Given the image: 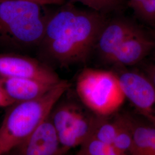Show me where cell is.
Listing matches in <instances>:
<instances>
[{
    "label": "cell",
    "mask_w": 155,
    "mask_h": 155,
    "mask_svg": "<svg viewBox=\"0 0 155 155\" xmlns=\"http://www.w3.org/2000/svg\"><path fill=\"white\" fill-rule=\"evenodd\" d=\"M98 12L65 6L49 16L39 45L41 55L59 67L84 63L106 24Z\"/></svg>",
    "instance_id": "1"
},
{
    "label": "cell",
    "mask_w": 155,
    "mask_h": 155,
    "mask_svg": "<svg viewBox=\"0 0 155 155\" xmlns=\"http://www.w3.org/2000/svg\"><path fill=\"white\" fill-rule=\"evenodd\" d=\"M44 6L25 0H0L1 53L39 47L50 16Z\"/></svg>",
    "instance_id": "2"
},
{
    "label": "cell",
    "mask_w": 155,
    "mask_h": 155,
    "mask_svg": "<svg viewBox=\"0 0 155 155\" xmlns=\"http://www.w3.org/2000/svg\"><path fill=\"white\" fill-rule=\"evenodd\" d=\"M70 86L68 81L61 80L38 98L8 107L0 127V155L10 153L27 139L50 115Z\"/></svg>",
    "instance_id": "3"
},
{
    "label": "cell",
    "mask_w": 155,
    "mask_h": 155,
    "mask_svg": "<svg viewBox=\"0 0 155 155\" xmlns=\"http://www.w3.org/2000/svg\"><path fill=\"white\" fill-rule=\"evenodd\" d=\"M76 90L83 105L100 116L114 113L126 98L118 76L102 70H83L78 75Z\"/></svg>",
    "instance_id": "4"
},
{
    "label": "cell",
    "mask_w": 155,
    "mask_h": 155,
    "mask_svg": "<svg viewBox=\"0 0 155 155\" xmlns=\"http://www.w3.org/2000/svg\"><path fill=\"white\" fill-rule=\"evenodd\" d=\"M61 147L66 151L81 145L90 137L101 116L83 104L62 102L51 113Z\"/></svg>",
    "instance_id": "5"
},
{
    "label": "cell",
    "mask_w": 155,
    "mask_h": 155,
    "mask_svg": "<svg viewBox=\"0 0 155 155\" xmlns=\"http://www.w3.org/2000/svg\"><path fill=\"white\" fill-rule=\"evenodd\" d=\"M0 77L29 78L51 84L61 81L45 62L16 52L0 53Z\"/></svg>",
    "instance_id": "6"
},
{
    "label": "cell",
    "mask_w": 155,
    "mask_h": 155,
    "mask_svg": "<svg viewBox=\"0 0 155 155\" xmlns=\"http://www.w3.org/2000/svg\"><path fill=\"white\" fill-rule=\"evenodd\" d=\"M125 97L139 113L155 126V86L150 79L139 72H123L118 76Z\"/></svg>",
    "instance_id": "7"
},
{
    "label": "cell",
    "mask_w": 155,
    "mask_h": 155,
    "mask_svg": "<svg viewBox=\"0 0 155 155\" xmlns=\"http://www.w3.org/2000/svg\"><path fill=\"white\" fill-rule=\"evenodd\" d=\"M66 152L61 147L50 114L11 153L18 155H56Z\"/></svg>",
    "instance_id": "8"
},
{
    "label": "cell",
    "mask_w": 155,
    "mask_h": 155,
    "mask_svg": "<svg viewBox=\"0 0 155 155\" xmlns=\"http://www.w3.org/2000/svg\"><path fill=\"white\" fill-rule=\"evenodd\" d=\"M141 31L134 23L125 19H117L106 23L96 45L100 55L105 61L109 62L120 46Z\"/></svg>",
    "instance_id": "9"
},
{
    "label": "cell",
    "mask_w": 155,
    "mask_h": 155,
    "mask_svg": "<svg viewBox=\"0 0 155 155\" xmlns=\"http://www.w3.org/2000/svg\"><path fill=\"white\" fill-rule=\"evenodd\" d=\"M155 47V41L141 31L125 40L120 46L109 63L132 66L141 61Z\"/></svg>",
    "instance_id": "10"
},
{
    "label": "cell",
    "mask_w": 155,
    "mask_h": 155,
    "mask_svg": "<svg viewBox=\"0 0 155 155\" xmlns=\"http://www.w3.org/2000/svg\"><path fill=\"white\" fill-rule=\"evenodd\" d=\"M56 84L29 78L0 77V86L15 102L38 98Z\"/></svg>",
    "instance_id": "11"
},
{
    "label": "cell",
    "mask_w": 155,
    "mask_h": 155,
    "mask_svg": "<svg viewBox=\"0 0 155 155\" xmlns=\"http://www.w3.org/2000/svg\"><path fill=\"white\" fill-rule=\"evenodd\" d=\"M133 134L130 154L155 155V126L140 124L133 120Z\"/></svg>",
    "instance_id": "12"
},
{
    "label": "cell",
    "mask_w": 155,
    "mask_h": 155,
    "mask_svg": "<svg viewBox=\"0 0 155 155\" xmlns=\"http://www.w3.org/2000/svg\"><path fill=\"white\" fill-rule=\"evenodd\" d=\"M133 141V120L120 116V124L113 145L120 155L129 153Z\"/></svg>",
    "instance_id": "13"
},
{
    "label": "cell",
    "mask_w": 155,
    "mask_h": 155,
    "mask_svg": "<svg viewBox=\"0 0 155 155\" xmlns=\"http://www.w3.org/2000/svg\"><path fill=\"white\" fill-rule=\"evenodd\" d=\"M106 117L101 116L91 136L106 144L113 145L120 127V116L113 121L107 120Z\"/></svg>",
    "instance_id": "14"
},
{
    "label": "cell",
    "mask_w": 155,
    "mask_h": 155,
    "mask_svg": "<svg viewBox=\"0 0 155 155\" xmlns=\"http://www.w3.org/2000/svg\"><path fill=\"white\" fill-rule=\"evenodd\" d=\"M79 155H120L113 145L106 144L91 136L81 145Z\"/></svg>",
    "instance_id": "15"
},
{
    "label": "cell",
    "mask_w": 155,
    "mask_h": 155,
    "mask_svg": "<svg viewBox=\"0 0 155 155\" xmlns=\"http://www.w3.org/2000/svg\"><path fill=\"white\" fill-rule=\"evenodd\" d=\"M128 5L141 20L155 22V0H129Z\"/></svg>",
    "instance_id": "16"
},
{
    "label": "cell",
    "mask_w": 155,
    "mask_h": 155,
    "mask_svg": "<svg viewBox=\"0 0 155 155\" xmlns=\"http://www.w3.org/2000/svg\"><path fill=\"white\" fill-rule=\"evenodd\" d=\"M77 2L89 7L93 11L101 13H106L115 9L120 5L123 0H71Z\"/></svg>",
    "instance_id": "17"
},
{
    "label": "cell",
    "mask_w": 155,
    "mask_h": 155,
    "mask_svg": "<svg viewBox=\"0 0 155 155\" xmlns=\"http://www.w3.org/2000/svg\"><path fill=\"white\" fill-rule=\"evenodd\" d=\"M15 102L6 93L5 90L0 86V107H9Z\"/></svg>",
    "instance_id": "18"
},
{
    "label": "cell",
    "mask_w": 155,
    "mask_h": 155,
    "mask_svg": "<svg viewBox=\"0 0 155 155\" xmlns=\"http://www.w3.org/2000/svg\"><path fill=\"white\" fill-rule=\"evenodd\" d=\"M25 1L35 2L43 6L48 5H61L64 2V0H25Z\"/></svg>",
    "instance_id": "19"
},
{
    "label": "cell",
    "mask_w": 155,
    "mask_h": 155,
    "mask_svg": "<svg viewBox=\"0 0 155 155\" xmlns=\"http://www.w3.org/2000/svg\"><path fill=\"white\" fill-rule=\"evenodd\" d=\"M145 75L155 86V64H152L145 68Z\"/></svg>",
    "instance_id": "20"
},
{
    "label": "cell",
    "mask_w": 155,
    "mask_h": 155,
    "mask_svg": "<svg viewBox=\"0 0 155 155\" xmlns=\"http://www.w3.org/2000/svg\"><path fill=\"white\" fill-rule=\"evenodd\" d=\"M153 50H154V56H155V48H154V49H153Z\"/></svg>",
    "instance_id": "21"
}]
</instances>
